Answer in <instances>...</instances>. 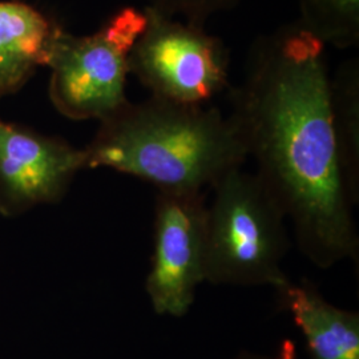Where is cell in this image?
<instances>
[{"label":"cell","instance_id":"1","mask_svg":"<svg viewBox=\"0 0 359 359\" xmlns=\"http://www.w3.org/2000/svg\"><path fill=\"white\" fill-rule=\"evenodd\" d=\"M231 102L248 157L304 256L320 269L357 259V204L339 163L325 44L298 23L258 39Z\"/></svg>","mask_w":359,"mask_h":359},{"label":"cell","instance_id":"2","mask_svg":"<svg viewBox=\"0 0 359 359\" xmlns=\"http://www.w3.org/2000/svg\"><path fill=\"white\" fill-rule=\"evenodd\" d=\"M83 151L86 169H114L158 192H204L249 158L231 116L154 96L100 121Z\"/></svg>","mask_w":359,"mask_h":359},{"label":"cell","instance_id":"3","mask_svg":"<svg viewBox=\"0 0 359 359\" xmlns=\"http://www.w3.org/2000/svg\"><path fill=\"white\" fill-rule=\"evenodd\" d=\"M210 189L206 204L205 283L271 286L289 280L283 270L289 250L287 219L256 173L231 169Z\"/></svg>","mask_w":359,"mask_h":359},{"label":"cell","instance_id":"4","mask_svg":"<svg viewBox=\"0 0 359 359\" xmlns=\"http://www.w3.org/2000/svg\"><path fill=\"white\" fill-rule=\"evenodd\" d=\"M147 23L144 8L123 7L90 35L63 29L52 50L48 96L69 120H97L128 103L129 55Z\"/></svg>","mask_w":359,"mask_h":359},{"label":"cell","instance_id":"5","mask_svg":"<svg viewBox=\"0 0 359 359\" xmlns=\"http://www.w3.org/2000/svg\"><path fill=\"white\" fill-rule=\"evenodd\" d=\"M144 11L147 23L129 55V74L151 96L203 105L231 87V53L221 39L204 26Z\"/></svg>","mask_w":359,"mask_h":359},{"label":"cell","instance_id":"6","mask_svg":"<svg viewBox=\"0 0 359 359\" xmlns=\"http://www.w3.org/2000/svg\"><path fill=\"white\" fill-rule=\"evenodd\" d=\"M206 196L158 192L154 203V252L145 290L154 313L181 318L205 283Z\"/></svg>","mask_w":359,"mask_h":359},{"label":"cell","instance_id":"7","mask_svg":"<svg viewBox=\"0 0 359 359\" xmlns=\"http://www.w3.org/2000/svg\"><path fill=\"white\" fill-rule=\"evenodd\" d=\"M83 148L0 118V216L15 218L60 203L80 170Z\"/></svg>","mask_w":359,"mask_h":359},{"label":"cell","instance_id":"8","mask_svg":"<svg viewBox=\"0 0 359 359\" xmlns=\"http://www.w3.org/2000/svg\"><path fill=\"white\" fill-rule=\"evenodd\" d=\"M65 28L20 0H0V100L22 90L39 68L50 63Z\"/></svg>","mask_w":359,"mask_h":359},{"label":"cell","instance_id":"9","mask_svg":"<svg viewBox=\"0 0 359 359\" xmlns=\"http://www.w3.org/2000/svg\"><path fill=\"white\" fill-rule=\"evenodd\" d=\"M277 292L280 308L287 311L304 334L311 359H359V313L330 304L309 281L287 280Z\"/></svg>","mask_w":359,"mask_h":359},{"label":"cell","instance_id":"10","mask_svg":"<svg viewBox=\"0 0 359 359\" xmlns=\"http://www.w3.org/2000/svg\"><path fill=\"white\" fill-rule=\"evenodd\" d=\"M334 132L339 163L353 200L359 203V60L348 59L330 77Z\"/></svg>","mask_w":359,"mask_h":359},{"label":"cell","instance_id":"11","mask_svg":"<svg viewBox=\"0 0 359 359\" xmlns=\"http://www.w3.org/2000/svg\"><path fill=\"white\" fill-rule=\"evenodd\" d=\"M297 22L322 44L338 50L359 44V0H298Z\"/></svg>","mask_w":359,"mask_h":359},{"label":"cell","instance_id":"12","mask_svg":"<svg viewBox=\"0 0 359 359\" xmlns=\"http://www.w3.org/2000/svg\"><path fill=\"white\" fill-rule=\"evenodd\" d=\"M145 7L157 13L205 27L213 15L231 10L238 0H145Z\"/></svg>","mask_w":359,"mask_h":359},{"label":"cell","instance_id":"13","mask_svg":"<svg viewBox=\"0 0 359 359\" xmlns=\"http://www.w3.org/2000/svg\"><path fill=\"white\" fill-rule=\"evenodd\" d=\"M229 359H295L294 351H293V345H290L287 351H283L280 355L271 357L266 354H261V353H253V351H240L236 355H233Z\"/></svg>","mask_w":359,"mask_h":359}]
</instances>
